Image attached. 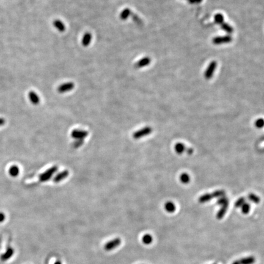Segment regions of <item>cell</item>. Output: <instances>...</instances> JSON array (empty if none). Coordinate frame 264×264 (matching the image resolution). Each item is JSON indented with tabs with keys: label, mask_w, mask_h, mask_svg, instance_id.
I'll return each mask as SVG.
<instances>
[{
	"label": "cell",
	"mask_w": 264,
	"mask_h": 264,
	"mask_svg": "<svg viewBox=\"0 0 264 264\" xmlns=\"http://www.w3.org/2000/svg\"><path fill=\"white\" fill-rule=\"evenodd\" d=\"M221 28L223 29L224 31H225L226 32H227V33L231 34L234 31L232 27L227 23H223L221 25Z\"/></svg>",
	"instance_id": "7402d4cb"
},
{
	"label": "cell",
	"mask_w": 264,
	"mask_h": 264,
	"mask_svg": "<svg viewBox=\"0 0 264 264\" xmlns=\"http://www.w3.org/2000/svg\"><path fill=\"white\" fill-rule=\"evenodd\" d=\"M58 166H53L52 168L47 169L46 171L43 172L42 174L39 176V180L42 182H47L48 180H49L53 176L56 172L58 171Z\"/></svg>",
	"instance_id": "7a4b0ae2"
},
{
	"label": "cell",
	"mask_w": 264,
	"mask_h": 264,
	"mask_svg": "<svg viewBox=\"0 0 264 264\" xmlns=\"http://www.w3.org/2000/svg\"><path fill=\"white\" fill-rule=\"evenodd\" d=\"M75 87L74 83L72 82H67L63 83L58 87L57 91L60 94H64L67 92H69L73 89Z\"/></svg>",
	"instance_id": "8992f818"
},
{
	"label": "cell",
	"mask_w": 264,
	"mask_h": 264,
	"mask_svg": "<svg viewBox=\"0 0 264 264\" xmlns=\"http://www.w3.org/2000/svg\"><path fill=\"white\" fill-rule=\"evenodd\" d=\"M131 14V11L129 8H125L120 13V18L122 20H126Z\"/></svg>",
	"instance_id": "ac0fdd59"
},
{
	"label": "cell",
	"mask_w": 264,
	"mask_h": 264,
	"mask_svg": "<svg viewBox=\"0 0 264 264\" xmlns=\"http://www.w3.org/2000/svg\"><path fill=\"white\" fill-rule=\"evenodd\" d=\"M13 249L12 248H8L7 249L6 252L3 254L1 256V259L2 261H6L8 260L9 258H11L13 254Z\"/></svg>",
	"instance_id": "5bb4252c"
},
{
	"label": "cell",
	"mask_w": 264,
	"mask_h": 264,
	"mask_svg": "<svg viewBox=\"0 0 264 264\" xmlns=\"http://www.w3.org/2000/svg\"><path fill=\"white\" fill-rule=\"evenodd\" d=\"M213 264H217V263H213Z\"/></svg>",
	"instance_id": "74e56055"
},
{
	"label": "cell",
	"mask_w": 264,
	"mask_h": 264,
	"mask_svg": "<svg viewBox=\"0 0 264 264\" xmlns=\"http://www.w3.org/2000/svg\"><path fill=\"white\" fill-rule=\"evenodd\" d=\"M133 20L135 21L136 23H141V20L139 18V17L137 16L133 15Z\"/></svg>",
	"instance_id": "1f68e13d"
},
{
	"label": "cell",
	"mask_w": 264,
	"mask_h": 264,
	"mask_svg": "<svg viewBox=\"0 0 264 264\" xmlns=\"http://www.w3.org/2000/svg\"><path fill=\"white\" fill-rule=\"evenodd\" d=\"M241 207V211H242L243 213L247 214L249 212L251 206H250L249 204L245 203V204H243V205Z\"/></svg>",
	"instance_id": "83f0119b"
},
{
	"label": "cell",
	"mask_w": 264,
	"mask_h": 264,
	"mask_svg": "<svg viewBox=\"0 0 264 264\" xmlns=\"http://www.w3.org/2000/svg\"><path fill=\"white\" fill-rule=\"evenodd\" d=\"M221 206H222L221 208H220V210L218 211V212L217 213V218L218 220H221L224 217L225 214L226 213L229 204H226V205H223Z\"/></svg>",
	"instance_id": "9a60e30c"
},
{
	"label": "cell",
	"mask_w": 264,
	"mask_h": 264,
	"mask_svg": "<svg viewBox=\"0 0 264 264\" xmlns=\"http://www.w3.org/2000/svg\"><path fill=\"white\" fill-rule=\"evenodd\" d=\"M217 63L216 61H213L207 67L206 71L204 72V77L207 80H210L213 75L215 71L216 70Z\"/></svg>",
	"instance_id": "3957f363"
},
{
	"label": "cell",
	"mask_w": 264,
	"mask_h": 264,
	"mask_svg": "<svg viewBox=\"0 0 264 264\" xmlns=\"http://www.w3.org/2000/svg\"><path fill=\"white\" fill-rule=\"evenodd\" d=\"M214 20L215 23L219 25H221L222 23H224V16H223V14H221V13H217L214 17Z\"/></svg>",
	"instance_id": "44dd1931"
},
{
	"label": "cell",
	"mask_w": 264,
	"mask_h": 264,
	"mask_svg": "<svg viewBox=\"0 0 264 264\" xmlns=\"http://www.w3.org/2000/svg\"><path fill=\"white\" fill-rule=\"evenodd\" d=\"M175 150L176 152L179 154H181L182 153L186 150V148L185 147V145L182 144V143H177L175 145Z\"/></svg>",
	"instance_id": "ffe728a7"
},
{
	"label": "cell",
	"mask_w": 264,
	"mask_h": 264,
	"mask_svg": "<svg viewBox=\"0 0 264 264\" xmlns=\"http://www.w3.org/2000/svg\"><path fill=\"white\" fill-rule=\"evenodd\" d=\"M54 264H62V262L60 260H57L54 263Z\"/></svg>",
	"instance_id": "d590c367"
},
{
	"label": "cell",
	"mask_w": 264,
	"mask_h": 264,
	"mask_svg": "<svg viewBox=\"0 0 264 264\" xmlns=\"http://www.w3.org/2000/svg\"><path fill=\"white\" fill-rule=\"evenodd\" d=\"M92 40V35L90 32H86L84 36H83L81 40L82 45L85 47H86L89 45L90 43H91Z\"/></svg>",
	"instance_id": "4fadbf2b"
},
{
	"label": "cell",
	"mask_w": 264,
	"mask_h": 264,
	"mask_svg": "<svg viewBox=\"0 0 264 264\" xmlns=\"http://www.w3.org/2000/svg\"><path fill=\"white\" fill-rule=\"evenodd\" d=\"M68 175L69 172L67 170L62 171L54 176V177L53 178V182L55 183H59L61 182L62 180L66 179Z\"/></svg>",
	"instance_id": "9c48e42d"
},
{
	"label": "cell",
	"mask_w": 264,
	"mask_h": 264,
	"mask_svg": "<svg viewBox=\"0 0 264 264\" xmlns=\"http://www.w3.org/2000/svg\"><path fill=\"white\" fill-rule=\"evenodd\" d=\"M121 244V240L119 238H116L112 240L109 241V242L107 243L106 245H105V249L106 251H112L116 248L119 246Z\"/></svg>",
	"instance_id": "52a82bcc"
},
{
	"label": "cell",
	"mask_w": 264,
	"mask_h": 264,
	"mask_svg": "<svg viewBox=\"0 0 264 264\" xmlns=\"http://www.w3.org/2000/svg\"><path fill=\"white\" fill-rule=\"evenodd\" d=\"M217 204L220 205H223L226 204H229V201L228 198L226 197V196H224L220 198V199L217 200Z\"/></svg>",
	"instance_id": "484cf974"
},
{
	"label": "cell",
	"mask_w": 264,
	"mask_h": 264,
	"mask_svg": "<svg viewBox=\"0 0 264 264\" xmlns=\"http://www.w3.org/2000/svg\"><path fill=\"white\" fill-rule=\"evenodd\" d=\"M20 172L19 168L16 165H12L11 166L10 168L9 169V175L13 177H17Z\"/></svg>",
	"instance_id": "2e32d148"
},
{
	"label": "cell",
	"mask_w": 264,
	"mask_h": 264,
	"mask_svg": "<svg viewBox=\"0 0 264 264\" xmlns=\"http://www.w3.org/2000/svg\"><path fill=\"white\" fill-rule=\"evenodd\" d=\"M164 208L166 212L169 213H172L176 210V206L172 202H168L165 204Z\"/></svg>",
	"instance_id": "d6986e66"
},
{
	"label": "cell",
	"mask_w": 264,
	"mask_h": 264,
	"mask_svg": "<svg viewBox=\"0 0 264 264\" xmlns=\"http://www.w3.org/2000/svg\"><path fill=\"white\" fill-rule=\"evenodd\" d=\"M83 144H84V140H76L72 143V147L75 149H77L83 145Z\"/></svg>",
	"instance_id": "4316f807"
},
{
	"label": "cell",
	"mask_w": 264,
	"mask_h": 264,
	"mask_svg": "<svg viewBox=\"0 0 264 264\" xmlns=\"http://www.w3.org/2000/svg\"><path fill=\"white\" fill-rule=\"evenodd\" d=\"M232 264H240L239 260H235V261H234V262L232 263Z\"/></svg>",
	"instance_id": "8d00e7d4"
},
{
	"label": "cell",
	"mask_w": 264,
	"mask_h": 264,
	"mask_svg": "<svg viewBox=\"0 0 264 264\" xmlns=\"http://www.w3.org/2000/svg\"><path fill=\"white\" fill-rule=\"evenodd\" d=\"M150 62H151V59L149 57H144V58L141 59L139 61H138L135 64V67L136 68H140L149 65Z\"/></svg>",
	"instance_id": "30bf717a"
},
{
	"label": "cell",
	"mask_w": 264,
	"mask_h": 264,
	"mask_svg": "<svg viewBox=\"0 0 264 264\" xmlns=\"http://www.w3.org/2000/svg\"><path fill=\"white\" fill-rule=\"evenodd\" d=\"M245 203V198L244 197H241L239 198L235 203V206L236 207H241L243 204Z\"/></svg>",
	"instance_id": "f1b7e54d"
},
{
	"label": "cell",
	"mask_w": 264,
	"mask_h": 264,
	"mask_svg": "<svg viewBox=\"0 0 264 264\" xmlns=\"http://www.w3.org/2000/svg\"><path fill=\"white\" fill-rule=\"evenodd\" d=\"M190 176L186 173H183L180 177V180L183 184H188L190 182Z\"/></svg>",
	"instance_id": "d4e9b609"
},
{
	"label": "cell",
	"mask_w": 264,
	"mask_h": 264,
	"mask_svg": "<svg viewBox=\"0 0 264 264\" xmlns=\"http://www.w3.org/2000/svg\"><path fill=\"white\" fill-rule=\"evenodd\" d=\"M232 40V38L231 36H218L214 37L213 39V43L215 45H220L223 44L229 43Z\"/></svg>",
	"instance_id": "ba28073f"
},
{
	"label": "cell",
	"mask_w": 264,
	"mask_h": 264,
	"mask_svg": "<svg viewBox=\"0 0 264 264\" xmlns=\"http://www.w3.org/2000/svg\"><path fill=\"white\" fill-rule=\"evenodd\" d=\"M152 131V129L150 127H145L140 130L135 131L133 135V136L136 140H138L145 136L149 135Z\"/></svg>",
	"instance_id": "5b68a950"
},
{
	"label": "cell",
	"mask_w": 264,
	"mask_h": 264,
	"mask_svg": "<svg viewBox=\"0 0 264 264\" xmlns=\"http://www.w3.org/2000/svg\"><path fill=\"white\" fill-rule=\"evenodd\" d=\"M6 123V121L4 119V118L0 117V126H2L3 125H4Z\"/></svg>",
	"instance_id": "836d02e7"
},
{
	"label": "cell",
	"mask_w": 264,
	"mask_h": 264,
	"mask_svg": "<svg viewBox=\"0 0 264 264\" xmlns=\"http://www.w3.org/2000/svg\"><path fill=\"white\" fill-rule=\"evenodd\" d=\"M89 135V133L86 130L75 129L71 133V136L75 140H84Z\"/></svg>",
	"instance_id": "277c9868"
},
{
	"label": "cell",
	"mask_w": 264,
	"mask_h": 264,
	"mask_svg": "<svg viewBox=\"0 0 264 264\" xmlns=\"http://www.w3.org/2000/svg\"><path fill=\"white\" fill-rule=\"evenodd\" d=\"M248 198L250 201L256 204H258L260 202V198L254 194H249L248 196Z\"/></svg>",
	"instance_id": "cb8c5ba5"
},
{
	"label": "cell",
	"mask_w": 264,
	"mask_h": 264,
	"mask_svg": "<svg viewBox=\"0 0 264 264\" xmlns=\"http://www.w3.org/2000/svg\"><path fill=\"white\" fill-rule=\"evenodd\" d=\"M6 219V215L3 213L0 212V223H2Z\"/></svg>",
	"instance_id": "d6a6232c"
},
{
	"label": "cell",
	"mask_w": 264,
	"mask_h": 264,
	"mask_svg": "<svg viewBox=\"0 0 264 264\" xmlns=\"http://www.w3.org/2000/svg\"><path fill=\"white\" fill-rule=\"evenodd\" d=\"M186 152L187 153H188V154L189 155H191V154H193V149H191V148H188V149H186Z\"/></svg>",
	"instance_id": "e575fe53"
},
{
	"label": "cell",
	"mask_w": 264,
	"mask_h": 264,
	"mask_svg": "<svg viewBox=\"0 0 264 264\" xmlns=\"http://www.w3.org/2000/svg\"><path fill=\"white\" fill-rule=\"evenodd\" d=\"M226 193L224 190H217L213 192L212 193H208L204 194L199 198V202L200 203H205L210 201L211 199L215 198H220L225 196Z\"/></svg>",
	"instance_id": "6da1fadb"
},
{
	"label": "cell",
	"mask_w": 264,
	"mask_h": 264,
	"mask_svg": "<svg viewBox=\"0 0 264 264\" xmlns=\"http://www.w3.org/2000/svg\"><path fill=\"white\" fill-rule=\"evenodd\" d=\"M256 126L258 128H262L263 126V120L262 119H259L256 121Z\"/></svg>",
	"instance_id": "f546056e"
},
{
	"label": "cell",
	"mask_w": 264,
	"mask_h": 264,
	"mask_svg": "<svg viewBox=\"0 0 264 264\" xmlns=\"http://www.w3.org/2000/svg\"><path fill=\"white\" fill-rule=\"evenodd\" d=\"M142 241H143V242L144 243V244L149 245L152 242L153 238H152V237L150 234H145L143 237Z\"/></svg>",
	"instance_id": "603a6c76"
},
{
	"label": "cell",
	"mask_w": 264,
	"mask_h": 264,
	"mask_svg": "<svg viewBox=\"0 0 264 264\" xmlns=\"http://www.w3.org/2000/svg\"><path fill=\"white\" fill-rule=\"evenodd\" d=\"M256 262V259L253 256L247 257L239 260L240 264H253Z\"/></svg>",
	"instance_id": "e0dca14e"
},
{
	"label": "cell",
	"mask_w": 264,
	"mask_h": 264,
	"mask_svg": "<svg viewBox=\"0 0 264 264\" xmlns=\"http://www.w3.org/2000/svg\"><path fill=\"white\" fill-rule=\"evenodd\" d=\"M28 97L29 99L31 101V103L34 105H37L40 103V98L38 96V95L34 92V91H30L28 93Z\"/></svg>",
	"instance_id": "8fae6325"
},
{
	"label": "cell",
	"mask_w": 264,
	"mask_h": 264,
	"mask_svg": "<svg viewBox=\"0 0 264 264\" xmlns=\"http://www.w3.org/2000/svg\"><path fill=\"white\" fill-rule=\"evenodd\" d=\"M189 3L190 4H198L203 1V0H188Z\"/></svg>",
	"instance_id": "4dcf8cb0"
},
{
	"label": "cell",
	"mask_w": 264,
	"mask_h": 264,
	"mask_svg": "<svg viewBox=\"0 0 264 264\" xmlns=\"http://www.w3.org/2000/svg\"><path fill=\"white\" fill-rule=\"evenodd\" d=\"M53 25L55 27V28L61 32H63L66 30L65 25L63 23V22H61V20L58 19L54 20L53 22Z\"/></svg>",
	"instance_id": "7c38bea8"
}]
</instances>
